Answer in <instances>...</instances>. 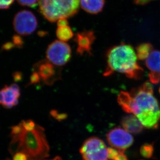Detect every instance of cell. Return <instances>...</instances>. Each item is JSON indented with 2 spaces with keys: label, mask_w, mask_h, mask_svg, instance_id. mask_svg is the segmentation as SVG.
<instances>
[{
  "label": "cell",
  "mask_w": 160,
  "mask_h": 160,
  "mask_svg": "<svg viewBox=\"0 0 160 160\" xmlns=\"http://www.w3.org/2000/svg\"><path fill=\"white\" fill-rule=\"evenodd\" d=\"M118 102L126 112L135 116L144 128L155 129L159 126L160 106L153 95L152 85L149 82H145L131 92H120Z\"/></svg>",
  "instance_id": "6da1fadb"
},
{
  "label": "cell",
  "mask_w": 160,
  "mask_h": 160,
  "mask_svg": "<svg viewBox=\"0 0 160 160\" xmlns=\"http://www.w3.org/2000/svg\"><path fill=\"white\" fill-rule=\"evenodd\" d=\"M115 72L135 80L140 79L143 75V70L137 62L136 52L130 45L122 43L107 52V67L103 74L107 77Z\"/></svg>",
  "instance_id": "7a4b0ae2"
},
{
  "label": "cell",
  "mask_w": 160,
  "mask_h": 160,
  "mask_svg": "<svg viewBox=\"0 0 160 160\" xmlns=\"http://www.w3.org/2000/svg\"><path fill=\"white\" fill-rule=\"evenodd\" d=\"M43 128L39 125H37L33 131H27L22 125L20 132L11 134L12 137V143H18L19 149L21 150L19 152L24 153L32 160L47 157L49 152V146Z\"/></svg>",
  "instance_id": "3957f363"
},
{
  "label": "cell",
  "mask_w": 160,
  "mask_h": 160,
  "mask_svg": "<svg viewBox=\"0 0 160 160\" xmlns=\"http://www.w3.org/2000/svg\"><path fill=\"white\" fill-rule=\"evenodd\" d=\"M80 0H39V11L49 22L68 18L79 11Z\"/></svg>",
  "instance_id": "277c9868"
},
{
  "label": "cell",
  "mask_w": 160,
  "mask_h": 160,
  "mask_svg": "<svg viewBox=\"0 0 160 160\" xmlns=\"http://www.w3.org/2000/svg\"><path fill=\"white\" fill-rule=\"evenodd\" d=\"M80 153L84 160H109V148L103 140L97 137L86 139L82 146Z\"/></svg>",
  "instance_id": "5b68a950"
},
{
  "label": "cell",
  "mask_w": 160,
  "mask_h": 160,
  "mask_svg": "<svg viewBox=\"0 0 160 160\" xmlns=\"http://www.w3.org/2000/svg\"><path fill=\"white\" fill-rule=\"evenodd\" d=\"M46 56L51 63L56 66H62L66 65L71 58V48L65 42L56 40L48 46Z\"/></svg>",
  "instance_id": "8992f818"
},
{
  "label": "cell",
  "mask_w": 160,
  "mask_h": 160,
  "mask_svg": "<svg viewBox=\"0 0 160 160\" xmlns=\"http://www.w3.org/2000/svg\"><path fill=\"white\" fill-rule=\"evenodd\" d=\"M13 27L16 32L22 36L30 35L38 27V20L32 12L22 10L16 14L13 20Z\"/></svg>",
  "instance_id": "52a82bcc"
},
{
  "label": "cell",
  "mask_w": 160,
  "mask_h": 160,
  "mask_svg": "<svg viewBox=\"0 0 160 160\" xmlns=\"http://www.w3.org/2000/svg\"><path fill=\"white\" fill-rule=\"evenodd\" d=\"M107 140L112 148L124 151L134 142V138L130 132L120 128L111 129L107 134Z\"/></svg>",
  "instance_id": "ba28073f"
},
{
  "label": "cell",
  "mask_w": 160,
  "mask_h": 160,
  "mask_svg": "<svg viewBox=\"0 0 160 160\" xmlns=\"http://www.w3.org/2000/svg\"><path fill=\"white\" fill-rule=\"evenodd\" d=\"M56 66L48 60H42L34 64L33 70L39 74L45 84L51 85L60 79V70Z\"/></svg>",
  "instance_id": "9c48e42d"
},
{
  "label": "cell",
  "mask_w": 160,
  "mask_h": 160,
  "mask_svg": "<svg viewBox=\"0 0 160 160\" xmlns=\"http://www.w3.org/2000/svg\"><path fill=\"white\" fill-rule=\"evenodd\" d=\"M20 96V89L18 85H5L0 90V105L6 109H11L18 104Z\"/></svg>",
  "instance_id": "30bf717a"
},
{
  "label": "cell",
  "mask_w": 160,
  "mask_h": 160,
  "mask_svg": "<svg viewBox=\"0 0 160 160\" xmlns=\"http://www.w3.org/2000/svg\"><path fill=\"white\" fill-rule=\"evenodd\" d=\"M146 65L149 70L150 81L153 84H158L160 81V51L153 50L146 59Z\"/></svg>",
  "instance_id": "8fae6325"
},
{
  "label": "cell",
  "mask_w": 160,
  "mask_h": 160,
  "mask_svg": "<svg viewBox=\"0 0 160 160\" xmlns=\"http://www.w3.org/2000/svg\"><path fill=\"white\" fill-rule=\"evenodd\" d=\"M95 36L92 31H84L76 34L75 41L77 44V52L80 55L91 54V49Z\"/></svg>",
  "instance_id": "7c38bea8"
},
{
  "label": "cell",
  "mask_w": 160,
  "mask_h": 160,
  "mask_svg": "<svg viewBox=\"0 0 160 160\" xmlns=\"http://www.w3.org/2000/svg\"><path fill=\"white\" fill-rule=\"evenodd\" d=\"M123 128L131 134H138L143 129V125L140 121L134 114L128 115L123 118L121 122Z\"/></svg>",
  "instance_id": "4fadbf2b"
},
{
  "label": "cell",
  "mask_w": 160,
  "mask_h": 160,
  "mask_svg": "<svg viewBox=\"0 0 160 160\" xmlns=\"http://www.w3.org/2000/svg\"><path fill=\"white\" fill-rule=\"evenodd\" d=\"M105 3V0H80L82 8L91 14H97L101 12Z\"/></svg>",
  "instance_id": "5bb4252c"
},
{
  "label": "cell",
  "mask_w": 160,
  "mask_h": 160,
  "mask_svg": "<svg viewBox=\"0 0 160 160\" xmlns=\"http://www.w3.org/2000/svg\"><path fill=\"white\" fill-rule=\"evenodd\" d=\"M153 51V47L151 43L140 44L136 48L137 58L140 60H146Z\"/></svg>",
  "instance_id": "9a60e30c"
},
{
  "label": "cell",
  "mask_w": 160,
  "mask_h": 160,
  "mask_svg": "<svg viewBox=\"0 0 160 160\" xmlns=\"http://www.w3.org/2000/svg\"><path fill=\"white\" fill-rule=\"evenodd\" d=\"M56 34L59 40L62 42L68 41L72 39L73 36L72 30L69 25L58 26Z\"/></svg>",
  "instance_id": "2e32d148"
},
{
  "label": "cell",
  "mask_w": 160,
  "mask_h": 160,
  "mask_svg": "<svg viewBox=\"0 0 160 160\" xmlns=\"http://www.w3.org/2000/svg\"><path fill=\"white\" fill-rule=\"evenodd\" d=\"M124 152L112 147L109 148V159L110 160H128Z\"/></svg>",
  "instance_id": "e0dca14e"
},
{
  "label": "cell",
  "mask_w": 160,
  "mask_h": 160,
  "mask_svg": "<svg viewBox=\"0 0 160 160\" xmlns=\"http://www.w3.org/2000/svg\"><path fill=\"white\" fill-rule=\"evenodd\" d=\"M153 148L151 144H145L140 148V153L143 157L150 158L152 156Z\"/></svg>",
  "instance_id": "ac0fdd59"
},
{
  "label": "cell",
  "mask_w": 160,
  "mask_h": 160,
  "mask_svg": "<svg viewBox=\"0 0 160 160\" xmlns=\"http://www.w3.org/2000/svg\"><path fill=\"white\" fill-rule=\"evenodd\" d=\"M21 124H22L23 128L27 131H33L37 128V125L36 124V123L31 120L22 121L21 122Z\"/></svg>",
  "instance_id": "d6986e66"
},
{
  "label": "cell",
  "mask_w": 160,
  "mask_h": 160,
  "mask_svg": "<svg viewBox=\"0 0 160 160\" xmlns=\"http://www.w3.org/2000/svg\"><path fill=\"white\" fill-rule=\"evenodd\" d=\"M17 1L22 6L35 8L37 6L39 0H17Z\"/></svg>",
  "instance_id": "ffe728a7"
},
{
  "label": "cell",
  "mask_w": 160,
  "mask_h": 160,
  "mask_svg": "<svg viewBox=\"0 0 160 160\" xmlns=\"http://www.w3.org/2000/svg\"><path fill=\"white\" fill-rule=\"evenodd\" d=\"M12 42L15 47L18 48H21L23 47L24 42L22 38L19 35H14L12 38Z\"/></svg>",
  "instance_id": "44dd1931"
},
{
  "label": "cell",
  "mask_w": 160,
  "mask_h": 160,
  "mask_svg": "<svg viewBox=\"0 0 160 160\" xmlns=\"http://www.w3.org/2000/svg\"><path fill=\"white\" fill-rule=\"evenodd\" d=\"M14 2V0H0V9L9 8Z\"/></svg>",
  "instance_id": "7402d4cb"
},
{
  "label": "cell",
  "mask_w": 160,
  "mask_h": 160,
  "mask_svg": "<svg viewBox=\"0 0 160 160\" xmlns=\"http://www.w3.org/2000/svg\"><path fill=\"white\" fill-rule=\"evenodd\" d=\"M40 76L39 74L36 71H33L32 74H31L30 79V84H36L40 82Z\"/></svg>",
  "instance_id": "603a6c76"
},
{
  "label": "cell",
  "mask_w": 160,
  "mask_h": 160,
  "mask_svg": "<svg viewBox=\"0 0 160 160\" xmlns=\"http://www.w3.org/2000/svg\"><path fill=\"white\" fill-rule=\"evenodd\" d=\"M28 156L22 152H17L13 156L12 160H28Z\"/></svg>",
  "instance_id": "cb8c5ba5"
},
{
  "label": "cell",
  "mask_w": 160,
  "mask_h": 160,
  "mask_svg": "<svg viewBox=\"0 0 160 160\" xmlns=\"http://www.w3.org/2000/svg\"><path fill=\"white\" fill-rule=\"evenodd\" d=\"M15 46L14 45L12 42H8L6 43H4L2 46V49L4 51H10L13 48H15Z\"/></svg>",
  "instance_id": "d4e9b609"
},
{
  "label": "cell",
  "mask_w": 160,
  "mask_h": 160,
  "mask_svg": "<svg viewBox=\"0 0 160 160\" xmlns=\"http://www.w3.org/2000/svg\"><path fill=\"white\" fill-rule=\"evenodd\" d=\"M51 115L53 117L58 120H62L66 118L65 114H62V113L59 114L57 112V111H55V110H52L51 111Z\"/></svg>",
  "instance_id": "484cf974"
},
{
  "label": "cell",
  "mask_w": 160,
  "mask_h": 160,
  "mask_svg": "<svg viewBox=\"0 0 160 160\" xmlns=\"http://www.w3.org/2000/svg\"><path fill=\"white\" fill-rule=\"evenodd\" d=\"M12 77L15 81L18 82L21 81L22 79V73L21 72L16 71L12 74Z\"/></svg>",
  "instance_id": "4316f807"
},
{
  "label": "cell",
  "mask_w": 160,
  "mask_h": 160,
  "mask_svg": "<svg viewBox=\"0 0 160 160\" xmlns=\"http://www.w3.org/2000/svg\"><path fill=\"white\" fill-rule=\"evenodd\" d=\"M68 25L69 23L66 18L60 19L57 21L58 26H67Z\"/></svg>",
  "instance_id": "83f0119b"
},
{
  "label": "cell",
  "mask_w": 160,
  "mask_h": 160,
  "mask_svg": "<svg viewBox=\"0 0 160 160\" xmlns=\"http://www.w3.org/2000/svg\"><path fill=\"white\" fill-rule=\"evenodd\" d=\"M154 0H133L134 3L136 5H143L149 3L150 2Z\"/></svg>",
  "instance_id": "f1b7e54d"
},
{
  "label": "cell",
  "mask_w": 160,
  "mask_h": 160,
  "mask_svg": "<svg viewBox=\"0 0 160 160\" xmlns=\"http://www.w3.org/2000/svg\"><path fill=\"white\" fill-rule=\"evenodd\" d=\"M62 160V159H61V158L59 157H56L54 158V159H52V160Z\"/></svg>",
  "instance_id": "f546056e"
},
{
  "label": "cell",
  "mask_w": 160,
  "mask_h": 160,
  "mask_svg": "<svg viewBox=\"0 0 160 160\" xmlns=\"http://www.w3.org/2000/svg\"><path fill=\"white\" fill-rule=\"evenodd\" d=\"M159 92H160V88H159Z\"/></svg>",
  "instance_id": "4dcf8cb0"
},
{
  "label": "cell",
  "mask_w": 160,
  "mask_h": 160,
  "mask_svg": "<svg viewBox=\"0 0 160 160\" xmlns=\"http://www.w3.org/2000/svg\"></svg>",
  "instance_id": "1f68e13d"
}]
</instances>
